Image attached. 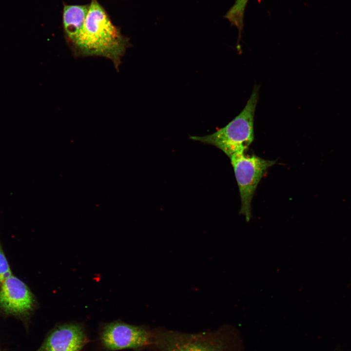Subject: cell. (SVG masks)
I'll use <instances>...</instances> for the list:
<instances>
[{
	"label": "cell",
	"instance_id": "1",
	"mask_svg": "<svg viewBox=\"0 0 351 351\" xmlns=\"http://www.w3.org/2000/svg\"><path fill=\"white\" fill-rule=\"evenodd\" d=\"M129 46L128 39L113 24L97 0H91L83 26L70 44L74 56L107 58L117 70Z\"/></svg>",
	"mask_w": 351,
	"mask_h": 351
},
{
	"label": "cell",
	"instance_id": "2",
	"mask_svg": "<svg viewBox=\"0 0 351 351\" xmlns=\"http://www.w3.org/2000/svg\"><path fill=\"white\" fill-rule=\"evenodd\" d=\"M259 87L254 85L252 94L240 113L225 127L205 136H192L191 138L213 145L228 157L245 151L254 139V116L257 103Z\"/></svg>",
	"mask_w": 351,
	"mask_h": 351
},
{
	"label": "cell",
	"instance_id": "3",
	"mask_svg": "<svg viewBox=\"0 0 351 351\" xmlns=\"http://www.w3.org/2000/svg\"><path fill=\"white\" fill-rule=\"evenodd\" d=\"M152 349L156 351H227L222 331L187 333L163 328L153 329Z\"/></svg>",
	"mask_w": 351,
	"mask_h": 351
},
{
	"label": "cell",
	"instance_id": "4",
	"mask_svg": "<svg viewBox=\"0 0 351 351\" xmlns=\"http://www.w3.org/2000/svg\"><path fill=\"white\" fill-rule=\"evenodd\" d=\"M230 158L240 193V213L249 221L251 217V202L257 186L275 161L264 159L254 154L247 155L244 151L236 153Z\"/></svg>",
	"mask_w": 351,
	"mask_h": 351
},
{
	"label": "cell",
	"instance_id": "5",
	"mask_svg": "<svg viewBox=\"0 0 351 351\" xmlns=\"http://www.w3.org/2000/svg\"><path fill=\"white\" fill-rule=\"evenodd\" d=\"M153 330L145 325H135L115 321L102 327L100 340L107 350L115 351L131 349L141 351L151 349Z\"/></svg>",
	"mask_w": 351,
	"mask_h": 351
},
{
	"label": "cell",
	"instance_id": "6",
	"mask_svg": "<svg viewBox=\"0 0 351 351\" xmlns=\"http://www.w3.org/2000/svg\"><path fill=\"white\" fill-rule=\"evenodd\" d=\"M35 305V297L28 286L13 274L0 285V310L5 314L25 316Z\"/></svg>",
	"mask_w": 351,
	"mask_h": 351
},
{
	"label": "cell",
	"instance_id": "7",
	"mask_svg": "<svg viewBox=\"0 0 351 351\" xmlns=\"http://www.w3.org/2000/svg\"><path fill=\"white\" fill-rule=\"evenodd\" d=\"M87 342L82 325L65 323L53 329L37 351H81Z\"/></svg>",
	"mask_w": 351,
	"mask_h": 351
},
{
	"label": "cell",
	"instance_id": "8",
	"mask_svg": "<svg viewBox=\"0 0 351 351\" xmlns=\"http://www.w3.org/2000/svg\"><path fill=\"white\" fill-rule=\"evenodd\" d=\"M89 8L88 5H64L63 25L69 45L76 39L84 23Z\"/></svg>",
	"mask_w": 351,
	"mask_h": 351
},
{
	"label": "cell",
	"instance_id": "9",
	"mask_svg": "<svg viewBox=\"0 0 351 351\" xmlns=\"http://www.w3.org/2000/svg\"><path fill=\"white\" fill-rule=\"evenodd\" d=\"M248 0H236L225 16L231 23L236 26L239 32V39L243 28L244 14Z\"/></svg>",
	"mask_w": 351,
	"mask_h": 351
},
{
	"label": "cell",
	"instance_id": "10",
	"mask_svg": "<svg viewBox=\"0 0 351 351\" xmlns=\"http://www.w3.org/2000/svg\"><path fill=\"white\" fill-rule=\"evenodd\" d=\"M12 274L10 265L0 243V285Z\"/></svg>",
	"mask_w": 351,
	"mask_h": 351
}]
</instances>
